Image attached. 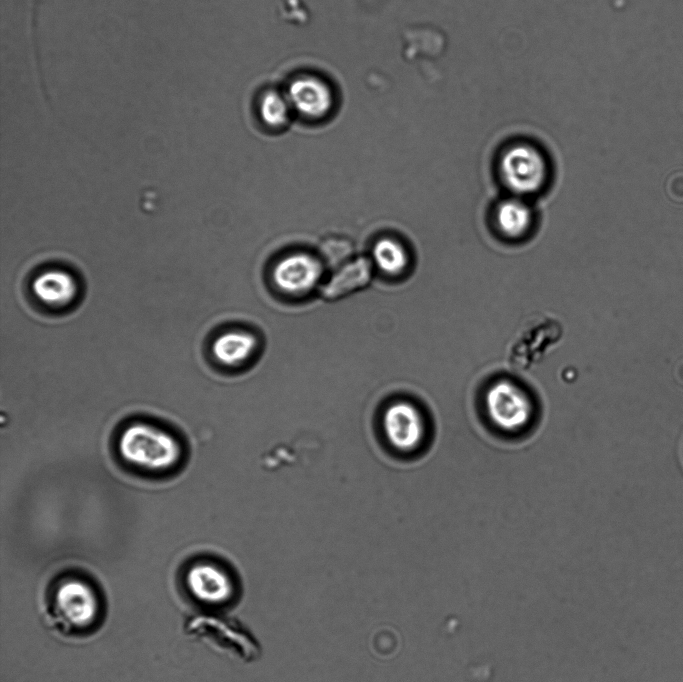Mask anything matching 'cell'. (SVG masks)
<instances>
[{
	"label": "cell",
	"mask_w": 683,
	"mask_h": 682,
	"mask_svg": "<svg viewBox=\"0 0 683 682\" xmlns=\"http://www.w3.org/2000/svg\"><path fill=\"white\" fill-rule=\"evenodd\" d=\"M373 257L377 266L388 274H398L408 265V254L397 241L385 238L375 244Z\"/></svg>",
	"instance_id": "cell-13"
},
{
	"label": "cell",
	"mask_w": 683,
	"mask_h": 682,
	"mask_svg": "<svg viewBox=\"0 0 683 682\" xmlns=\"http://www.w3.org/2000/svg\"><path fill=\"white\" fill-rule=\"evenodd\" d=\"M259 116L269 126H284L292 113L284 91L267 90L259 97Z\"/></svg>",
	"instance_id": "cell-14"
},
{
	"label": "cell",
	"mask_w": 683,
	"mask_h": 682,
	"mask_svg": "<svg viewBox=\"0 0 683 682\" xmlns=\"http://www.w3.org/2000/svg\"><path fill=\"white\" fill-rule=\"evenodd\" d=\"M492 220L502 237L519 240L531 231L534 225V211L525 198L511 195L497 203Z\"/></svg>",
	"instance_id": "cell-9"
},
{
	"label": "cell",
	"mask_w": 683,
	"mask_h": 682,
	"mask_svg": "<svg viewBox=\"0 0 683 682\" xmlns=\"http://www.w3.org/2000/svg\"><path fill=\"white\" fill-rule=\"evenodd\" d=\"M283 91L292 112L302 117L319 118L326 115L332 107V90L317 75L300 74Z\"/></svg>",
	"instance_id": "cell-6"
},
{
	"label": "cell",
	"mask_w": 683,
	"mask_h": 682,
	"mask_svg": "<svg viewBox=\"0 0 683 682\" xmlns=\"http://www.w3.org/2000/svg\"><path fill=\"white\" fill-rule=\"evenodd\" d=\"M382 425L388 442L402 452L417 449L426 433L422 411L414 403L406 400L395 401L387 406Z\"/></svg>",
	"instance_id": "cell-5"
},
{
	"label": "cell",
	"mask_w": 683,
	"mask_h": 682,
	"mask_svg": "<svg viewBox=\"0 0 683 682\" xmlns=\"http://www.w3.org/2000/svg\"><path fill=\"white\" fill-rule=\"evenodd\" d=\"M484 407L490 422L507 433L525 428L534 414L529 393L511 379H500L487 388Z\"/></svg>",
	"instance_id": "cell-3"
},
{
	"label": "cell",
	"mask_w": 683,
	"mask_h": 682,
	"mask_svg": "<svg viewBox=\"0 0 683 682\" xmlns=\"http://www.w3.org/2000/svg\"><path fill=\"white\" fill-rule=\"evenodd\" d=\"M257 340L245 331H229L218 336L211 352L215 361L226 367L236 368L246 363L255 353Z\"/></svg>",
	"instance_id": "cell-10"
},
{
	"label": "cell",
	"mask_w": 683,
	"mask_h": 682,
	"mask_svg": "<svg viewBox=\"0 0 683 682\" xmlns=\"http://www.w3.org/2000/svg\"><path fill=\"white\" fill-rule=\"evenodd\" d=\"M498 175L506 189L515 196L526 198L544 187L549 165L542 149L532 141L516 139L500 151Z\"/></svg>",
	"instance_id": "cell-2"
},
{
	"label": "cell",
	"mask_w": 683,
	"mask_h": 682,
	"mask_svg": "<svg viewBox=\"0 0 683 682\" xmlns=\"http://www.w3.org/2000/svg\"><path fill=\"white\" fill-rule=\"evenodd\" d=\"M116 446L120 458L128 466L152 475L174 471L184 455L183 445L175 434L144 420L125 425Z\"/></svg>",
	"instance_id": "cell-1"
},
{
	"label": "cell",
	"mask_w": 683,
	"mask_h": 682,
	"mask_svg": "<svg viewBox=\"0 0 683 682\" xmlns=\"http://www.w3.org/2000/svg\"><path fill=\"white\" fill-rule=\"evenodd\" d=\"M52 609L63 627L85 629L98 618L100 601L95 588L86 580L64 578L53 590Z\"/></svg>",
	"instance_id": "cell-4"
},
{
	"label": "cell",
	"mask_w": 683,
	"mask_h": 682,
	"mask_svg": "<svg viewBox=\"0 0 683 682\" xmlns=\"http://www.w3.org/2000/svg\"><path fill=\"white\" fill-rule=\"evenodd\" d=\"M322 274L320 262L309 254L295 253L281 259L274 268L275 284L284 292L301 294L312 289Z\"/></svg>",
	"instance_id": "cell-8"
},
{
	"label": "cell",
	"mask_w": 683,
	"mask_h": 682,
	"mask_svg": "<svg viewBox=\"0 0 683 682\" xmlns=\"http://www.w3.org/2000/svg\"><path fill=\"white\" fill-rule=\"evenodd\" d=\"M33 291L44 303L63 306L74 298L77 287L70 274L60 270H51L35 279Z\"/></svg>",
	"instance_id": "cell-12"
},
{
	"label": "cell",
	"mask_w": 683,
	"mask_h": 682,
	"mask_svg": "<svg viewBox=\"0 0 683 682\" xmlns=\"http://www.w3.org/2000/svg\"><path fill=\"white\" fill-rule=\"evenodd\" d=\"M372 276V263L367 258H358L337 271L322 287L326 299H336L365 286Z\"/></svg>",
	"instance_id": "cell-11"
},
{
	"label": "cell",
	"mask_w": 683,
	"mask_h": 682,
	"mask_svg": "<svg viewBox=\"0 0 683 682\" xmlns=\"http://www.w3.org/2000/svg\"><path fill=\"white\" fill-rule=\"evenodd\" d=\"M185 584L196 600L208 605L221 604L232 593L229 575L214 562L200 561L191 565L185 574Z\"/></svg>",
	"instance_id": "cell-7"
}]
</instances>
